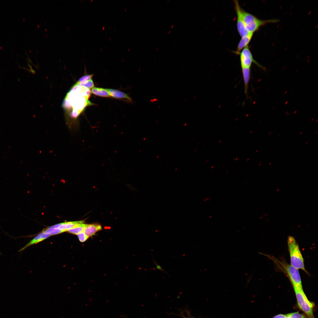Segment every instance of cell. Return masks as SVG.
Listing matches in <instances>:
<instances>
[{"instance_id":"cell-1","label":"cell","mask_w":318,"mask_h":318,"mask_svg":"<svg viewBox=\"0 0 318 318\" xmlns=\"http://www.w3.org/2000/svg\"><path fill=\"white\" fill-rule=\"evenodd\" d=\"M269 257L275 263L278 269L287 276L293 287H302V280L298 269L284 260H279L272 256Z\"/></svg>"},{"instance_id":"cell-2","label":"cell","mask_w":318,"mask_h":318,"mask_svg":"<svg viewBox=\"0 0 318 318\" xmlns=\"http://www.w3.org/2000/svg\"><path fill=\"white\" fill-rule=\"evenodd\" d=\"M287 242L290 257V264L296 269L302 270L309 274L305 268L304 258L299 246L294 238L289 236Z\"/></svg>"},{"instance_id":"cell-3","label":"cell","mask_w":318,"mask_h":318,"mask_svg":"<svg viewBox=\"0 0 318 318\" xmlns=\"http://www.w3.org/2000/svg\"><path fill=\"white\" fill-rule=\"evenodd\" d=\"M298 307L308 318H315L314 314V304L310 301L304 293L302 287H293Z\"/></svg>"},{"instance_id":"cell-4","label":"cell","mask_w":318,"mask_h":318,"mask_svg":"<svg viewBox=\"0 0 318 318\" xmlns=\"http://www.w3.org/2000/svg\"><path fill=\"white\" fill-rule=\"evenodd\" d=\"M241 13L246 28L249 32L254 34L261 26L269 23H276L277 19L261 20L241 8Z\"/></svg>"},{"instance_id":"cell-5","label":"cell","mask_w":318,"mask_h":318,"mask_svg":"<svg viewBox=\"0 0 318 318\" xmlns=\"http://www.w3.org/2000/svg\"><path fill=\"white\" fill-rule=\"evenodd\" d=\"M241 67L250 68L252 64L254 63L259 67L264 69V67L255 61L249 49L248 45L244 48L239 53Z\"/></svg>"},{"instance_id":"cell-6","label":"cell","mask_w":318,"mask_h":318,"mask_svg":"<svg viewBox=\"0 0 318 318\" xmlns=\"http://www.w3.org/2000/svg\"><path fill=\"white\" fill-rule=\"evenodd\" d=\"M235 9L237 16V27L238 31L241 37L247 35L250 33L247 30L244 23L241 13V8L238 1H233Z\"/></svg>"},{"instance_id":"cell-7","label":"cell","mask_w":318,"mask_h":318,"mask_svg":"<svg viewBox=\"0 0 318 318\" xmlns=\"http://www.w3.org/2000/svg\"><path fill=\"white\" fill-rule=\"evenodd\" d=\"M253 34V33H250L247 35L241 37L238 44L236 50L234 52L236 54H239L242 50L248 45Z\"/></svg>"},{"instance_id":"cell-8","label":"cell","mask_w":318,"mask_h":318,"mask_svg":"<svg viewBox=\"0 0 318 318\" xmlns=\"http://www.w3.org/2000/svg\"><path fill=\"white\" fill-rule=\"evenodd\" d=\"M101 229V226L99 224H86L83 231L86 235L89 238L94 235L96 233Z\"/></svg>"},{"instance_id":"cell-9","label":"cell","mask_w":318,"mask_h":318,"mask_svg":"<svg viewBox=\"0 0 318 318\" xmlns=\"http://www.w3.org/2000/svg\"><path fill=\"white\" fill-rule=\"evenodd\" d=\"M50 235L49 234L47 233H46L44 232L39 233L37 236H36L34 238H33L31 241H29L28 243H27L25 246H24L22 248L20 249L19 251H22L26 249L27 247L30 246L32 245L36 244L39 242H40L44 239L47 238Z\"/></svg>"},{"instance_id":"cell-10","label":"cell","mask_w":318,"mask_h":318,"mask_svg":"<svg viewBox=\"0 0 318 318\" xmlns=\"http://www.w3.org/2000/svg\"><path fill=\"white\" fill-rule=\"evenodd\" d=\"M241 68L245 86L244 92L246 95H247L251 76L250 68L243 67H241Z\"/></svg>"},{"instance_id":"cell-11","label":"cell","mask_w":318,"mask_h":318,"mask_svg":"<svg viewBox=\"0 0 318 318\" xmlns=\"http://www.w3.org/2000/svg\"><path fill=\"white\" fill-rule=\"evenodd\" d=\"M110 96L117 99H126L132 101L131 98L125 93L118 90L107 89Z\"/></svg>"},{"instance_id":"cell-12","label":"cell","mask_w":318,"mask_h":318,"mask_svg":"<svg viewBox=\"0 0 318 318\" xmlns=\"http://www.w3.org/2000/svg\"><path fill=\"white\" fill-rule=\"evenodd\" d=\"M84 223L83 221L65 222L61 223L59 228L63 232L74 227L79 224Z\"/></svg>"},{"instance_id":"cell-13","label":"cell","mask_w":318,"mask_h":318,"mask_svg":"<svg viewBox=\"0 0 318 318\" xmlns=\"http://www.w3.org/2000/svg\"><path fill=\"white\" fill-rule=\"evenodd\" d=\"M91 92L94 95L102 97H110L107 89L100 87H94Z\"/></svg>"},{"instance_id":"cell-14","label":"cell","mask_w":318,"mask_h":318,"mask_svg":"<svg viewBox=\"0 0 318 318\" xmlns=\"http://www.w3.org/2000/svg\"><path fill=\"white\" fill-rule=\"evenodd\" d=\"M86 224L84 223H80L76 226L74 227L69 229L67 231L71 233L77 235L83 231Z\"/></svg>"},{"instance_id":"cell-15","label":"cell","mask_w":318,"mask_h":318,"mask_svg":"<svg viewBox=\"0 0 318 318\" xmlns=\"http://www.w3.org/2000/svg\"><path fill=\"white\" fill-rule=\"evenodd\" d=\"M42 232H44L49 235H53L58 234L62 232L59 228H48L44 229Z\"/></svg>"},{"instance_id":"cell-16","label":"cell","mask_w":318,"mask_h":318,"mask_svg":"<svg viewBox=\"0 0 318 318\" xmlns=\"http://www.w3.org/2000/svg\"><path fill=\"white\" fill-rule=\"evenodd\" d=\"M93 74H89L84 76L80 78L75 84L84 83L92 79Z\"/></svg>"},{"instance_id":"cell-17","label":"cell","mask_w":318,"mask_h":318,"mask_svg":"<svg viewBox=\"0 0 318 318\" xmlns=\"http://www.w3.org/2000/svg\"><path fill=\"white\" fill-rule=\"evenodd\" d=\"M77 85L87 88L88 89L93 88L94 86V82L92 79L85 83H80Z\"/></svg>"},{"instance_id":"cell-18","label":"cell","mask_w":318,"mask_h":318,"mask_svg":"<svg viewBox=\"0 0 318 318\" xmlns=\"http://www.w3.org/2000/svg\"><path fill=\"white\" fill-rule=\"evenodd\" d=\"M77 235L79 240L81 242H84L88 238L83 231Z\"/></svg>"},{"instance_id":"cell-19","label":"cell","mask_w":318,"mask_h":318,"mask_svg":"<svg viewBox=\"0 0 318 318\" xmlns=\"http://www.w3.org/2000/svg\"><path fill=\"white\" fill-rule=\"evenodd\" d=\"M152 255L153 259L152 261L153 263L156 266V267L159 270L163 271L168 275V276H169V274L167 273L165 270H164L162 267L159 265L156 262V261L154 259L153 255Z\"/></svg>"},{"instance_id":"cell-20","label":"cell","mask_w":318,"mask_h":318,"mask_svg":"<svg viewBox=\"0 0 318 318\" xmlns=\"http://www.w3.org/2000/svg\"><path fill=\"white\" fill-rule=\"evenodd\" d=\"M272 318H289L288 314H279L275 316Z\"/></svg>"},{"instance_id":"cell-21","label":"cell","mask_w":318,"mask_h":318,"mask_svg":"<svg viewBox=\"0 0 318 318\" xmlns=\"http://www.w3.org/2000/svg\"><path fill=\"white\" fill-rule=\"evenodd\" d=\"M60 224H61V223H59V224H56L55 225H53V226H51L49 227L50 228H59V226L60 225Z\"/></svg>"}]
</instances>
